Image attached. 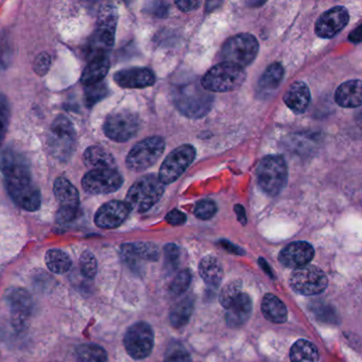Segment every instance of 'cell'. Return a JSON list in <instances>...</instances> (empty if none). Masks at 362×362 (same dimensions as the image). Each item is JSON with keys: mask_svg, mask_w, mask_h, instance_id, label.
<instances>
[{"mask_svg": "<svg viewBox=\"0 0 362 362\" xmlns=\"http://www.w3.org/2000/svg\"><path fill=\"white\" fill-rule=\"evenodd\" d=\"M176 6L183 12H189V11L195 10L200 6L199 1H176Z\"/></svg>", "mask_w": 362, "mask_h": 362, "instance_id": "obj_46", "label": "cell"}, {"mask_svg": "<svg viewBox=\"0 0 362 362\" xmlns=\"http://www.w3.org/2000/svg\"><path fill=\"white\" fill-rule=\"evenodd\" d=\"M192 274L189 270H183L180 272L174 278L173 283L171 285V291L174 295H182L183 293L187 290L189 284H191Z\"/></svg>", "mask_w": 362, "mask_h": 362, "instance_id": "obj_42", "label": "cell"}, {"mask_svg": "<svg viewBox=\"0 0 362 362\" xmlns=\"http://www.w3.org/2000/svg\"><path fill=\"white\" fill-rule=\"evenodd\" d=\"M8 121H10V106H8V99L0 94V146L6 138Z\"/></svg>", "mask_w": 362, "mask_h": 362, "instance_id": "obj_39", "label": "cell"}, {"mask_svg": "<svg viewBox=\"0 0 362 362\" xmlns=\"http://www.w3.org/2000/svg\"><path fill=\"white\" fill-rule=\"evenodd\" d=\"M259 263L263 267V269L272 278V270L269 269V266L267 265V263L263 259H259Z\"/></svg>", "mask_w": 362, "mask_h": 362, "instance_id": "obj_50", "label": "cell"}, {"mask_svg": "<svg viewBox=\"0 0 362 362\" xmlns=\"http://www.w3.org/2000/svg\"><path fill=\"white\" fill-rule=\"evenodd\" d=\"M108 89L105 83L100 82L97 84L85 87V102L88 108L95 106V103L107 96Z\"/></svg>", "mask_w": 362, "mask_h": 362, "instance_id": "obj_35", "label": "cell"}, {"mask_svg": "<svg viewBox=\"0 0 362 362\" xmlns=\"http://www.w3.org/2000/svg\"><path fill=\"white\" fill-rule=\"evenodd\" d=\"M349 40L355 43V44L362 42V23L359 27H357L356 29L351 32L350 35H349Z\"/></svg>", "mask_w": 362, "mask_h": 362, "instance_id": "obj_48", "label": "cell"}, {"mask_svg": "<svg viewBox=\"0 0 362 362\" xmlns=\"http://www.w3.org/2000/svg\"><path fill=\"white\" fill-rule=\"evenodd\" d=\"M291 362H318L319 352L308 340H298L291 349Z\"/></svg>", "mask_w": 362, "mask_h": 362, "instance_id": "obj_28", "label": "cell"}, {"mask_svg": "<svg viewBox=\"0 0 362 362\" xmlns=\"http://www.w3.org/2000/svg\"><path fill=\"white\" fill-rule=\"evenodd\" d=\"M284 77V68L280 63H274L268 66L263 76L259 79V85L264 91H274L278 89Z\"/></svg>", "mask_w": 362, "mask_h": 362, "instance_id": "obj_30", "label": "cell"}, {"mask_svg": "<svg viewBox=\"0 0 362 362\" xmlns=\"http://www.w3.org/2000/svg\"><path fill=\"white\" fill-rule=\"evenodd\" d=\"M47 267L55 274H64L69 271L72 261L67 253L57 249H52L46 253L45 257Z\"/></svg>", "mask_w": 362, "mask_h": 362, "instance_id": "obj_29", "label": "cell"}, {"mask_svg": "<svg viewBox=\"0 0 362 362\" xmlns=\"http://www.w3.org/2000/svg\"><path fill=\"white\" fill-rule=\"evenodd\" d=\"M165 220L172 225H181L187 221V216L180 210H174L167 215Z\"/></svg>", "mask_w": 362, "mask_h": 362, "instance_id": "obj_44", "label": "cell"}, {"mask_svg": "<svg viewBox=\"0 0 362 362\" xmlns=\"http://www.w3.org/2000/svg\"><path fill=\"white\" fill-rule=\"evenodd\" d=\"M259 52L257 38L249 33L238 34L229 38L221 49L223 62L245 67L252 63Z\"/></svg>", "mask_w": 362, "mask_h": 362, "instance_id": "obj_7", "label": "cell"}, {"mask_svg": "<svg viewBox=\"0 0 362 362\" xmlns=\"http://www.w3.org/2000/svg\"><path fill=\"white\" fill-rule=\"evenodd\" d=\"M194 310V300L191 297L185 298L172 308L170 312V322L175 329L185 327L189 322Z\"/></svg>", "mask_w": 362, "mask_h": 362, "instance_id": "obj_27", "label": "cell"}, {"mask_svg": "<svg viewBox=\"0 0 362 362\" xmlns=\"http://www.w3.org/2000/svg\"><path fill=\"white\" fill-rule=\"evenodd\" d=\"M314 248L308 242H296L281 251L279 261L285 267L298 269L308 266L314 259Z\"/></svg>", "mask_w": 362, "mask_h": 362, "instance_id": "obj_18", "label": "cell"}, {"mask_svg": "<svg viewBox=\"0 0 362 362\" xmlns=\"http://www.w3.org/2000/svg\"><path fill=\"white\" fill-rule=\"evenodd\" d=\"M338 106L346 108H359L362 106V81L350 80L342 83L335 94Z\"/></svg>", "mask_w": 362, "mask_h": 362, "instance_id": "obj_20", "label": "cell"}, {"mask_svg": "<svg viewBox=\"0 0 362 362\" xmlns=\"http://www.w3.org/2000/svg\"><path fill=\"white\" fill-rule=\"evenodd\" d=\"M110 70V60L107 57H97L91 60L82 74V83L85 86L102 82L104 77Z\"/></svg>", "mask_w": 362, "mask_h": 362, "instance_id": "obj_24", "label": "cell"}, {"mask_svg": "<svg viewBox=\"0 0 362 362\" xmlns=\"http://www.w3.org/2000/svg\"><path fill=\"white\" fill-rule=\"evenodd\" d=\"M199 274L208 286L217 287L223 280V267L215 256H206L199 264Z\"/></svg>", "mask_w": 362, "mask_h": 362, "instance_id": "obj_25", "label": "cell"}, {"mask_svg": "<svg viewBox=\"0 0 362 362\" xmlns=\"http://www.w3.org/2000/svg\"><path fill=\"white\" fill-rule=\"evenodd\" d=\"M85 164L95 169H105L115 165V159L107 150L100 146H91L85 151Z\"/></svg>", "mask_w": 362, "mask_h": 362, "instance_id": "obj_26", "label": "cell"}, {"mask_svg": "<svg viewBox=\"0 0 362 362\" xmlns=\"http://www.w3.org/2000/svg\"><path fill=\"white\" fill-rule=\"evenodd\" d=\"M148 12L151 14L155 15V16L165 17L168 14V6L161 2H155L152 6H148Z\"/></svg>", "mask_w": 362, "mask_h": 362, "instance_id": "obj_45", "label": "cell"}, {"mask_svg": "<svg viewBox=\"0 0 362 362\" xmlns=\"http://www.w3.org/2000/svg\"><path fill=\"white\" fill-rule=\"evenodd\" d=\"M55 198L59 203L57 219L59 223L71 222L76 219L80 204V196L78 189L65 178L55 180L53 186Z\"/></svg>", "mask_w": 362, "mask_h": 362, "instance_id": "obj_12", "label": "cell"}, {"mask_svg": "<svg viewBox=\"0 0 362 362\" xmlns=\"http://www.w3.org/2000/svg\"><path fill=\"white\" fill-rule=\"evenodd\" d=\"M291 288L303 295H317L327 287V278L322 270L316 266L308 265L298 268L291 273Z\"/></svg>", "mask_w": 362, "mask_h": 362, "instance_id": "obj_9", "label": "cell"}, {"mask_svg": "<svg viewBox=\"0 0 362 362\" xmlns=\"http://www.w3.org/2000/svg\"><path fill=\"white\" fill-rule=\"evenodd\" d=\"M219 244H221V246L223 247V248H225L228 252L238 255L244 254L242 249L238 248V247L234 246V244H232L231 242H227V240H221Z\"/></svg>", "mask_w": 362, "mask_h": 362, "instance_id": "obj_47", "label": "cell"}, {"mask_svg": "<svg viewBox=\"0 0 362 362\" xmlns=\"http://www.w3.org/2000/svg\"><path fill=\"white\" fill-rule=\"evenodd\" d=\"M50 55L47 52L40 53V55L36 57L35 61H34V72H35L38 76H45V74L49 72V69H50Z\"/></svg>", "mask_w": 362, "mask_h": 362, "instance_id": "obj_43", "label": "cell"}, {"mask_svg": "<svg viewBox=\"0 0 362 362\" xmlns=\"http://www.w3.org/2000/svg\"><path fill=\"white\" fill-rule=\"evenodd\" d=\"M165 268L168 273H172L180 265V250L176 244H169L165 247Z\"/></svg>", "mask_w": 362, "mask_h": 362, "instance_id": "obj_38", "label": "cell"}, {"mask_svg": "<svg viewBox=\"0 0 362 362\" xmlns=\"http://www.w3.org/2000/svg\"><path fill=\"white\" fill-rule=\"evenodd\" d=\"M196 150L191 145H183L172 151L161 165L159 180L163 185L171 184L180 178L181 174L193 163Z\"/></svg>", "mask_w": 362, "mask_h": 362, "instance_id": "obj_10", "label": "cell"}, {"mask_svg": "<svg viewBox=\"0 0 362 362\" xmlns=\"http://www.w3.org/2000/svg\"><path fill=\"white\" fill-rule=\"evenodd\" d=\"M80 267L81 272L85 278H89V280L95 278V274H97L98 264L95 255L90 251H85L81 255Z\"/></svg>", "mask_w": 362, "mask_h": 362, "instance_id": "obj_37", "label": "cell"}, {"mask_svg": "<svg viewBox=\"0 0 362 362\" xmlns=\"http://www.w3.org/2000/svg\"><path fill=\"white\" fill-rule=\"evenodd\" d=\"M349 19V12L344 6H335L319 17L315 31L320 38H334L348 25Z\"/></svg>", "mask_w": 362, "mask_h": 362, "instance_id": "obj_16", "label": "cell"}, {"mask_svg": "<svg viewBox=\"0 0 362 362\" xmlns=\"http://www.w3.org/2000/svg\"><path fill=\"white\" fill-rule=\"evenodd\" d=\"M310 91L304 82H295L285 93L284 102L297 114H302L308 110L310 103Z\"/></svg>", "mask_w": 362, "mask_h": 362, "instance_id": "obj_22", "label": "cell"}, {"mask_svg": "<svg viewBox=\"0 0 362 362\" xmlns=\"http://www.w3.org/2000/svg\"><path fill=\"white\" fill-rule=\"evenodd\" d=\"M257 183L269 196H278L286 186L288 170L286 162L279 155H268L257 169Z\"/></svg>", "mask_w": 362, "mask_h": 362, "instance_id": "obj_5", "label": "cell"}, {"mask_svg": "<svg viewBox=\"0 0 362 362\" xmlns=\"http://www.w3.org/2000/svg\"><path fill=\"white\" fill-rule=\"evenodd\" d=\"M48 147L51 154L59 161H68L76 148V131L67 117L59 115L50 128Z\"/></svg>", "mask_w": 362, "mask_h": 362, "instance_id": "obj_6", "label": "cell"}, {"mask_svg": "<svg viewBox=\"0 0 362 362\" xmlns=\"http://www.w3.org/2000/svg\"><path fill=\"white\" fill-rule=\"evenodd\" d=\"M117 21H118L117 9L112 4H106L100 10L99 18H98V29L105 30V31L115 33Z\"/></svg>", "mask_w": 362, "mask_h": 362, "instance_id": "obj_32", "label": "cell"}, {"mask_svg": "<svg viewBox=\"0 0 362 362\" xmlns=\"http://www.w3.org/2000/svg\"><path fill=\"white\" fill-rule=\"evenodd\" d=\"M78 362H107V353L97 344H82L76 350Z\"/></svg>", "mask_w": 362, "mask_h": 362, "instance_id": "obj_31", "label": "cell"}, {"mask_svg": "<svg viewBox=\"0 0 362 362\" xmlns=\"http://www.w3.org/2000/svg\"><path fill=\"white\" fill-rule=\"evenodd\" d=\"M234 210H235L236 215H238V221H240L242 225H246L247 217L246 213H245V208H243L242 205H240V204H238V205H235V208H234Z\"/></svg>", "mask_w": 362, "mask_h": 362, "instance_id": "obj_49", "label": "cell"}, {"mask_svg": "<svg viewBox=\"0 0 362 362\" xmlns=\"http://www.w3.org/2000/svg\"><path fill=\"white\" fill-rule=\"evenodd\" d=\"M129 213L131 208L125 202L110 201L99 208L95 222L101 229H115L124 222Z\"/></svg>", "mask_w": 362, "mask_h": 362, "instance_id": "obj_17", "label": "cell"}, {"mask_svg": "<svg viewBox=\"0 0 362 362\" xmlns=\"http://www.w3.org/2000/svg\"><path fill=\"white\" fill-rule=\"evenodd\" d=\"M163 362H191V356L180 342H171L165 350Z\"/></svg>", "mask_w": 362, "mask_h": 362, "instance_id": "obj_34", "label": "cell"}, {"mask_svg": "<svg viewBox=\"0 0 362 362\" xmlns=\"http://www.w3.org/2000/svg\"><path fill=\"white\" fill-rule=\"evenodd\" d=\"M10 307L11 322L16 331H23L32 314L31 295L23 288H12L6 295Z\"/></svg>", "mask_w": 362, "mask_h": 362, "instance_id": "obj_15", "label": "cell"}, {"mask_svg": "<svg viewBox=\"0 0 362 362\" xmlns=\"http://www.w3.org/2000/svg\"><path fill=\"white\" fill-rule=\"evenodd\" d=\"M124 346L134 359L146 358L154 346V332L148 323L132 325L124 336Z\"/></svg>", "mask_w": 362, "mask_h": 362, "instance_id": "obj_13", "label": "cell"}, {"mask_svg": "<svg viewBox=\"0 0 362 362\" xmlns=\"http://www.w3.org/2000/svg\"><path fill=\"white\" fill-rule=\"evenodd\" d=\"M227 324L231 329L243 327L250 318L252 312V301L246 293H242L238 299L228 308Z\"/></svg>", "mask_w": 362, "mask_h": 362, "instance_id": "obj_21", "label": "cell"}, {"mask_svg": "<svg viewBox=\"0 0 362 362\" xmlns=\"http://www.w3.org/2000/svg\"><path fill=\"white\" fill-rule=\"evenodd\" d=\"M139 130L137 115L129 111H117L106 118L104 133L110 140L124 142L133 138Z\"/></svg>", "mask_w": 362, "mask_h": 362, "instance_id": "obj_11", "label": "cell"}, {"mask_svg": "<svg viewBox=\"0 0 362 362\" xmlns=\"http://www.w3.org/2000/svg\"><path fill=\"white\" fill-rule=\"evenodd\" d=\"M262 312L270 322L282 324L287 321V308L276 295L268 293L262 302Z\"/></svg>", "mask_w": 362, "mask_h": 362, "instance_id": "obj_23", "label": "cell"}, {"mask_svg": "<svg viewBox=\"0 0 362 362\" xmlns=\"http://www.w3.org/2000/svg\"><path fill=\"white\" fill-rule=\"evenodd\" d=\"M212 96L209 95L199 85H183L174 93V102L178 110L189 118L206 116L213 106Z\"/></svg>", "mask_w": 362, "mask_h": 362, "instance_id": "obj_4", "label": "cell"}, {"mask_svg": "<svg viewBox=\"0 0 362 362\" xmlns=\"http://www.w3.org/2000/svg\"><path fill=\"white\" fill-rule=\"evenodd\" d=\"M242 293V281H230L221 289V295H219V302L226 310H228Z\"/></svg>", "mask_w": 362, "mask_h": 362, "instance_id": "obj_33", "label": "cell"}, {"mask_svg": "<svg viewBox=\"0 0 362 362\" xmlns=\"http://www.w3.org/2000/svg\"><path fill=\"white\" fill-rule=\"evenodd\" d=\"M121 257L129 268L135 271H139V267H141V264H140L141 259L136 254L133 244H125L121 247Z\"/></svg>", "mask_w": 362, "mask_h": 362, "instance_id": "obj_41", "label": "cell"}, {"mask_svg": "<svg viewBox=\"0 0 362 362\" xmlns=\"http://www.w3.org/2000/svg\"><path fill=\"white\" fill-rule=\"evenodd\" d=\"M0 168L4 176L6 191L13 201L28 212L40 208V193L32 182L31 174L25 161L15 153L4 155Z\"/></svg>", "mask_w": 362, "mask_h": 362, "instance_id": "obj_1", "label": "cell"}, {"mask_svg": "<svg viewBox=\"0 0 362 362\" xmlns=\"http://www.w3.org/2000/svg\"><path fill=\"white\" fill-rule=\"evenodd\" d=\"M246 79L244 68L235 64L223 63L213 66L202 79V86L206 91L213 93H226L242 86Z\"/></svg>", "mask_w": 362, "mask_h": 362, "instance_id": "obj_2", "label": "cell"}, {"mask_svg": "<svg viewBox=\"0 0 362 362\" xmlns=\"http://www.w3.org/2000/svg\"><path fill=\"white\" fill-rule=\"evenodd\" d=\"M216 204L211 200L206 199L202 200L196 204L194 214L202 220H208L216 214Z\"/></svg>", "mask_w": 362, "mask_h": 362, "instance_id": "obj_40", "label": "cell"}, {"mask_svg": "<svg viewBox=\"0 0 362 362\" xmlns=\"http://www.w3.org/2000/svg\"><path fill=\"white\" fill-rule=\"evenodd\" d=\"M121 174L112 168L93 169L85 174L82 186L86 193L91 195H104L118 191L122 185Z\"/></svg>", "mask_w": 362, "mask_h": 362, "instance_id": "obj_14", "label": "cell"}, {"mask_svg": "<svg viewBox=\"0 0 362 362\" xmlns=\"http://www.w3.org/2000/svg\"><path fill=\"white\" fill-rule=\"evenodd\" d=\"M165 193V185L155 174L142 176L129 188L125 203L131 210L144 213L152 208Z\"/></svg>", "mask_w": 362, "mask_h": 362, "instance_id": "obj_3", "label": "cell"}, {"mask_svg": "<svg viewBox=\"0 0 362 362\" xmlns=\"http://www.w3.org/2000/svg\"><path fill=\"white\" fill-rule=\"evenodd\" d=\"M165 142L163 137L153 136L136 144L127 157V166L134 171H144L152 167L163 155Z\"/></svg>", "mask_w": 362, "mask_h": 362, "instance_id": "obj_8", "label": "cell"}, {"mask_svg": "<svg viewBox=\"0 0 362 362\" xmlns=\"http://www.w3.org/2000/svg\"><path fill=\"white\" fill-rule=\"evenodd\" d=\"M134 250L140 259L156 261L159 259L158 247L153 242H136L133 244Z\"/></svg>", "mask_w": 362, "mask_h": 362, "instance_id": "obj_36", "label": "cell"}, {"mask_svg": "<svg viewBox=\"0 0 362 362\" xmlns=\"http://www.w3.org/2000/svg\"><path fill=\"white\" fill-rule=\"evenodd\" d=\"M115 82L123 89H144L154 84L155 74L148 68H127L115 74Z\"/></svg>", "mask_w": 362, "mask_h": 362, "instance_id": "obj_19", "label": "cell"}]
</instances>
